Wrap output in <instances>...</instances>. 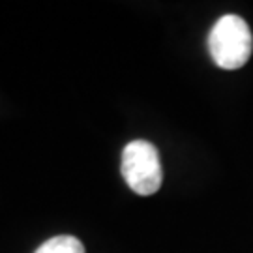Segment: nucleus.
Instances as JSON below:
<instances>
[{"instance_id":"obj_3","label":"nucleus","mask_w":253,"mask_h":253,"mask_svg":"<svg viewBox=\"0 0 253 253\" xmlns=\"http://www.w3.org/2000/svg\"><path fill=\"white\" fill-rule=\"evenodd\" d=\"M34 253H86V252H84V246H83V242L79 238L70 235H60V236H54V238H49Z\"/></svg>"},{"instance_id":"obj_2","label":"nucleus","mask_w":253,"mask_h":253,"mask_svg":"<svg viewBox=\"0 0 253 253\" xmlns=\"http://www.w3.org/2000/svg\"><path fill=\"white\" fill-rule=\"evenodd\" d=\"M120 171L137 195H152L162 188L163 169L158 148L148 141H131L122 152Z\"/></svg>"},{"instance_id":"obj_1","label":"nucleus","mask_w":253,"mask_h":253,"mask_svg":"<svg viewBox=\"0 0 253 253\" xmlns=\"http://www.w3.org/2000/svg\"><path fill=\"white\" fill-rule=\"evenodd\" d=\"M208 51L212 60L223 70L242 68L253 51V36L248 23L238 15L219 17L210 30Z\"/></svg>"}]
</instances>
